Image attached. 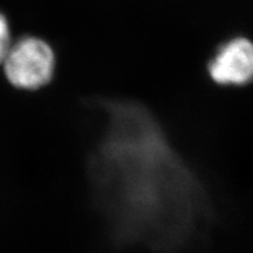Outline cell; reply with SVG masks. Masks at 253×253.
<instances>
[{"label":"cell","instance_id":"6da1fadb","mask_svg":"<svg viewBox=\"0 0 253 253\" xmlns=\"http://www.w3.org/2000/svg\"><path fill=\"white\" fill-rule=\"evenodd\" d=\"M107 116L91 168L107 212L129 237L154 244L179 240L199 210L195 181L141 106L109 103Z\"/></svg>","mask_w":253,"mask_h":253},{"label":"cell","instance_id":"7a4b0ae2","mask_svg":"<svg viewBox=\"0 0 253 253\" xmlns=\"http://www.w3.org/2000/svg\"><path fill=\"white\" fill-rule=\"evenodd\" d=\"M1 63L9 84L33 90L46 86L53 78L55 55L46 41L25 37L9 46Z\"/></svg>","mask_w":253,"mask_h":253},{"label":"cell","instance_id":"3957f363","mask_svg":"<svg viewBox=\"0 0 253 253\" xmlns=\"http://www.w3.org/2000/svg\"><path fill=\"white\" fill-rule=\"evenodd\" d=\"M209 74L218 84L243 86L253 75V46L245 38H236L221 46L209 63Z\"/></svg>","mask_w":253,"mask_h":253},{"label":"cell","instance_id":"277c9868","mask_svg":"<svg viewBox=\"0 0 253 253\" xmlns=\"http://www.w3.org/2000/svg\"><path fill=\"white\" fill-rule=\"evenodd\" d=\"M9 46H11V34H9L7 19L0 13V63L4 60Z\"/></svg>","mask_w":253,"mask_h":253}]
</instances>
